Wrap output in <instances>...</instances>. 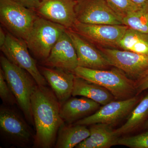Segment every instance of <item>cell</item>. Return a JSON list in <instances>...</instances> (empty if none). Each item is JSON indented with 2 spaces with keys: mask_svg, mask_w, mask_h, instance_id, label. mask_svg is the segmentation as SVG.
<instances>
[{
  "mask_svg": "<svg viewBox=\"0 0 148 148\" xmlns=\"http://www.w3.org/2000/svg\"><path fill=\"white\" fill-rule=\"evenodd\" d=\"M31 106L36 129L33 147L51 148L65 123L60 115L61 105L52 90L47 86L37 84L31 97Z\"/></svg>",
  "mask_w": 148,
  "mask_h": 148,
  "instance_id": "6da1fadb",
  "label": "cell"
},
{
  "mask_svg": "<svg viewBox=\"0 0 148 148\" xmlns=\"http://www.w3.org/2000/svg\"><path fill=\"white\" fill-rule=\"evenodd\" d=\"M73 73L105 88L116 100H126L137 95L136 82L117 68L110 70H97L78 66Z\"/></svg>",
  "mask_w": 148,
  "mask_h": 148,
  "instance_id": "7a4b0ae2",
  "label": "cell"
},
{
  "mask_svg": "<svg viewBox=\"0 0 148 148\" xmlns=\"http://www.w3.org/2000/svg\"><path fill=\"white\" fill-rule=\"evenodd\" d=\"M0 63L6 81L17 104L27 121L34 126L31 97L36 82L28 72L11 62L4 55L1 56Z\"/></svg>",
  "mask_w": 148,
  "mask_h": 148,
  "instance_id": "3957f363",
  "label": "cell"
},
{
  "mask_svg": "<svg viewBox=\"0 0 148 148\" xmlns=\"http://www.w3.org/2000/svg\"><path fill=\"white\" fill-rule=\"evenodd\" d=\"M66 29L62 25L38 16L25 41L35 58L43 63Z\"/></svg>",
  "mask_w": 148,
  "mask_h": 148,
  "instance_id": "277c9868",
  "label": "cell"
},
{
  "mask_svg": "<svg viewBox=\"0 0 148 148\" xmlns=\"http://www.w3.org/2000/svg\"><path fill=\"white\" fill-rule=\"evenodd\" d=\"M0 133L3 140L12 147L28 148L33 146L35 134L26 121L8 106L0 108Z\"/></svg>",
  "mask_w": 148,
  "mask_h": 148,
  "instance_id": "5b68a950",
  "label": "cell"
},
{
  "mask_svg": "<svg viewBox=\"0 0 148 148\" xmlns=\"http://www.w3.org/2000/svg\"><path fill=\"white\" fill-rule=\"evenodd\" d=\"M13 0H0V21L8 32L25 40L38 15Z\"/></svg>",
  "mask_w": 148,
  "mask_h": 148,
  "instance_id": "8992f818",
  "label": "cell"
},
{
  "mask_svg": "<svg viewBox=\"0 0 148 148\" xmlns=\"http://www.w3.org/2000/svg\"><path fill=\"white\" fill-rule=\"evenodd\" d=\"M99 50L111 66L121 70L136 82L148 73V55L110 48H100Z\"/></svg>",
  "mask_w": 148,
  "mask_h": 148,
  "instance_id": "52a82bcc",
  "label": "cell"
},
{
  "mask_svg": "<svg viewBox=\"0 0 148 148\" xmlns=\"http://www.w3.org/2000/svg\"><path fill=\"white\" fill-rule=\"evenodd\" d=\"M0 48L4 55L11 62L28 72L37 84L47 85V81L40 72L36 61L30 55L24 40L8 32L7 33L4 45Z\"/></svg>",
  "mask_w": 148,
  "mask_h": 148,
  "instance_id": "ba28073f",
  "label": "cell"
},
{
  "mask_svg": "<svg viewBox=\"0 0 148 148\" xmlns=\"http://www.w3.org/2000/svg\"><path fill=\"white\" fill-rule=\"evenodd\" d=\"M75 10L77 21L81 23L123 25L106 0H77Z\"/></svg>",
  "mask_w": 148,
  "mask_h": 148,
  "instance_id": "9c48e42d",
  "label": "cell"
},
{
  "mask_svg": "<svg viewBox=\"0 0 148 148\" xmlns=\"http://www.w3.org/2000/svg\"><path fill=\"white\" fill-rule=\"evenodd\" d=\"M142 98L138 95L126 100L112 101L74 124L86 126L99 123L114 125L130 114Z\"/></svg>",
  "mask_w": 148,
  "mask_h": 148,
  "instance_id": "30bf717a",
  "label": "cell"
},
{
  "mask_svg": "<svg viewBox=\"0 0 148 148\" xmlns=\"http://www.w3.org/2000/svg\"><path fill=\"white\" fill-rule=\"evenodd\" d=\"M128 28L125 25L88 24L76 21L72 29L90 42L117 47Z\"/></svg>",
  "mask_w": 148,
  "mask_h": 148,
  "instance_id": "8fae6325",
  "label": "cell"
},
{
  "mask_svg": "<svg viewBox=\"0 0 148 148\" xmlns=\"http://www.w3.org/2000/svg\"><path fill=\"white\" fill-rule=\"evenodd\" d=\"M77 0H42L36 11L39 16L72 29L77 19L75 8Z\"/></svg>",
  "mask_w": 148,
  "mask_h": 148,
  "instance_id": "7c38bea8",
  "label": "cell"
},
{
  "mask_svg": "<svg viewBox=\"0 0 148 148\" xmlns=\"http://www.w3.org/2000/svg\"><path fill=\"white\" fill-rule=\"evenodd\" d=\"M66 32L75 49L78 66L97 70H107L111 66L102 52L90 41L72 29H66Z\"/></svg>",
  "mask_w": 148,
  "mask_h": 148,
  "instance_id": "4fadbf2b",
  "label": "cell"
},
{
  "mask_svg": "<svg viewBox=\"0 0 148 148\" xmlns=\"http://www.w3.org/2000/svg\"><path fill=\"white\" fill-rule=\"evenodd\" d=\"M42 63L48 67L58 68L73 73L78 66L75 49L66 30L61 35L48 57Z\"/></svg>",
  "mask_w": 148,
  "mask_h": 148,
  "instance_id": "5bb4252c",
  "label": "cell"
},
{
  "mask_svg": "<svg viewBox=\"0 0 148 148\" xmlns=\"http://www.w3.org/2000/svg\"><path fill=\"white\" fill-rule=\"evenodd\" d=\"M39 70L61 106L72 95L75 75L58 68L40 67Z\"/></svg>",
  "mask_w": 148,
  "mask_h": 148,
  "instance_id": "9a60e30c",
  "label": "cell"
},
{
  "mask_svg": "<svg viewBox=\"0 0 148 148\" xmlns=\"http://www.w3.org/2000/svg\"><path fill=\"white\" fill-rule=\"evenodd\" d=\"M73 97L63 103L60 110L61 118L68 124H74L89 116L101 107L100 104L89 98Z\"/></svg>",
  "mask_w": 148,
  "mask_h": 148,
  "instance_id": "2e32d148",
  "label": "cell"
},
{
  "mask_svg": "<svg viewBox=\"0 0 148 148\" xmlns=\"http://www.w3.org/2000/svg\"><path fill=\"white\" fill-rule=\"evenodd\" d=\"M90 135L76 146V148H109L117 145L119 136L112 129L111 125L105 123L90 125Z\"/></svg>",
  "mask_w": 148,
  "mask_h": 148,
  "instance_id": "e0dca14e",
  "label": "cell"
},
{
  "mask_svg": "<svg viewBox=\"0 0 148 148\" xmlns=\"http://www.w3.org/2000/svg\"><path fill=\"white\" fill-rule=\"evenodd\" d=\"M72 96L89 98L102 106L116 100L112 93L105 88L76 75Z\"/></svg>",
  "mask_w": 148,
  "mask_h": 148,
  "instance_id": "ac0fdd59",
  "label": "cell"
},
{
  "mask_svg": "<svg viewBox=\"0 0 148 148\" xmlns=\"http://www.w3.org/2000/svg\"><path fill=\"white\" fill-rule=\"evenodd\" d=\"M90 135V130L86 125L75 124L66 125L64 123L58 130L54 147H75Z\"/></svg>",
  "mask_w": 148,
  "mask_h": 148,
  "instance_id": "d6986e66",
  "label": "cell"
},
{
  "mask_svg": "<svg viewBox=\"0 0 148 148\" xmlns=\"http://www.w3.org/2000/svg\"><path fill=\"white\" fill-rule=\"evenodd\" d=\"M148 119V94L142 98L133 109L126 122L114 130V132L119 136L133 132L145 124Z\"/></svg>",
  "mask_w": 148,
  "mask_h": 148,
  "instance_id": "ffe728a7",
  "label": "cell"
},
{
  "mask_svg": "<svg viewBox=\"0 0 148 148\" xmlns=\"http://www.w3.org/2000/svg\"><path fill=\"white\" fill-rule=\"evenodd\" d=\"M118 47L123 50L148 55V34L128 28Z\"/></svg>",
  "mask_w": 148,
  "mask_h": 148,
  "instance_id": "44dd1931",
  "label": "cell"
},
{
  "mask_svg": "<svg viewBox=\"0 0 148 148\" xmlns=\"http://www.w3.org/2000/svg\"><path fill=\"white\" fill-rule=\"evenodd\" d=\"M123 25L138 32L148 34V15L143 9L129 14L122 18Z\"/></svg>",
  "mask_w": 148,
  "mask_h": 148,
  "instance_id": "7402d4cb",
  "label": "cell"
},
{
  "mask_svg": "<svg viewBox=\"0 0 148 148\" xmlns=\"http://www.w3.org/2000/svg\"><path fill=\"white\" fill-rule=\"evenodd\" d=\"M111 8L122 18L141 9L132 0H106Z\"/></svg>",
  "mask_w": 148,
  "mask_h": 148,
  "instance_id": "603a6c76",
  "label": "cell"
},
{
  "mask_svg": "<svg viewBox=\"0 0 148 148\" xmlns=\"http://www.w3.org/2000/svg\"><path fill=\"white\" fill-rule=\"evenodd\" d=\"M117 145L131 148H148V131L134 136L119 138Z\"/></svg>",
  "mask_w": 148,
  "mask_h": 148,
  "instance_id": "cb8c5ba5",
  "label": "cell"
},
{
  "mask_svg": "<svg viewBox=\"0 0 148 148\" xmlns=\"http://www.w3.org/2000/svg\"><path fill=\"white\" fill-rule=\"evenodd\" d=\"M0 97L4 105L10 106L17 104L16 98L6 81L2 69H0Z\"/></svg>",
  "mask_w": 148,
  "mask_h": 148,
  "instance_id": "d4e9b609",
  "label": "cell"
},
{
  "mask_svg": "<svg viewBox=\"0 0 148 148\" xmlns=\"http://www.w3.org/2000/svg\"><path fill=\"white\" fill-rule=\"evenodd\" d=\"M27 8L36 10L38 8L42 0H13Z\"/></svg>",
  "mask_w": 148,
  "mask_h": 148,
  "instance_id": "484cf974",
  "label": "cell"
},
{
  "mask_svg": "<svg viewBox=\"0 0 148 148\" xmlns=\"http://www.w3.org/2000/svg\"><path fill=\"white\" fill-rule=\"evenodd\" d=\"M148 89V73L142 79L136 82L137 95Z\"/></svg>",
  "mask_w": 148,
  "mask_h": 148,
  "instance_id": "4316f807",
  "label": "cell"
},
{
  "mask_svg": "<svg viewBox=\"0 0 148 148\" xmlns=\"http://www.w3.org/2000/svg\"><path fill=\"white\" fill-rule=\"evenodd\" d=\"M141 9L148 8V0H132Z\"/></svg>",
  "mask_w": 148,
  "mask_h": 148,
  "instance_id": "83f0119b",
  "label": "cell"
},
{
  "mask_svg": "<svg viewBox=\"0 0 148 148\" xmlns=\"http://www.w3.org/2000/svg\"><path fill=\"white\" fill-rule=\"evenodd\" d=\"M7 34L4 31L1 27L0 28V48L4 45L6 39Z\"/></svg>",
  "mask_w": 148,
  "mask_h": 148,
  "instance_id": "f1b7e54d",
  "label": "cell"
},
{
  "mask_svg": "<svg viewBox=\"0 0 148 148\" xmlns=\"http://www.w3.org/2000/svg\"><path fill=\"white\" fill-rule=\"evenodd\" d=\"M144 127H145V128H146V129H148V119L147 120V121L145 123V124H144Z\"/></svg>",
  "mask_w": 148,
  "mask_h": 148,
  "instance_id": "f546056e",
  "label": "cell"
},
{
  "mask_svg": "<svg viewBox=\"0 0 148 148\" xmlns=\"http://www.w3.org/2000/svg\"><path fill=\"white\" fill-rule=\"evenodd\" d=\"M143 9L145 10L147 12V13L148 14V9Z\"/></svg>",
  "mask_w": 148,
  "mask_h": 148,
  "instance_id": "4dcf8cb0",
  "label": "cell"
},
{
  "mask_svg": "<svg viewBox=\"0 0 148 148\" xmlns=\"http://www.w3.org/2000/svg\"><path fill=\"white\" fill-rule=\"evenodd\" d=\"M147 14H148V13H147Z\"/></svg>",
  "mask_w": 148,
  "mask_h": 148,
  "instance_id": "1f68e13d",
  "label": "cell"
}]
</instances>
